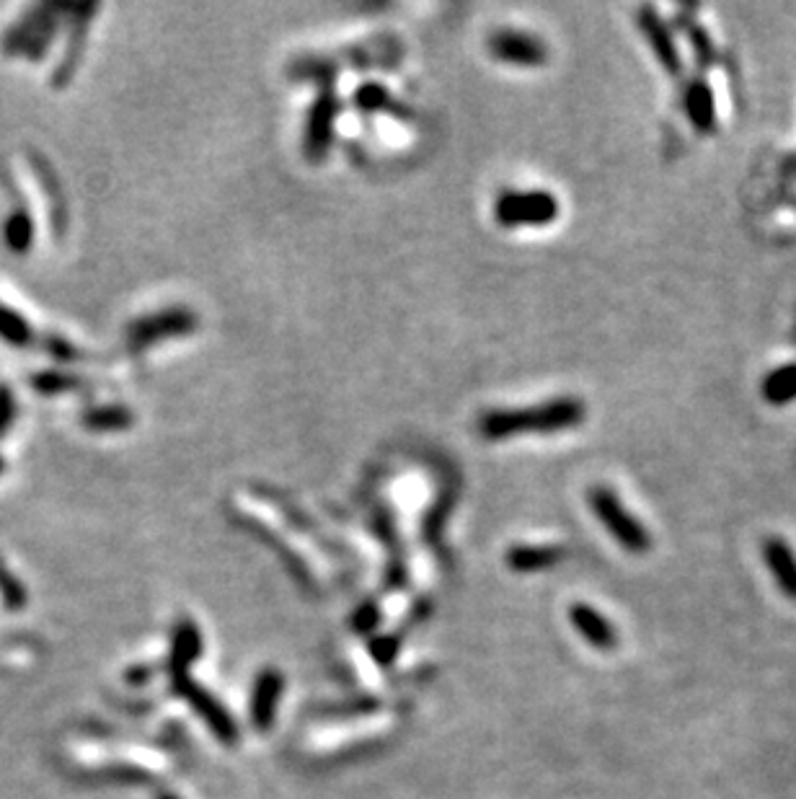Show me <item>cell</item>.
Here are the masks:
<instances>
[{"label":"cell","instance_id":"obj_1","mask_svg":"<svg viewBox=\"0 0 796 799\" xmlns=\"http://www.w3.org/2000/svg\"><path fill=\"white\" fill-rule=\"evenodd\" d=\"M587 406L574 396L523 406V409H492L479 417V432L486 440H507L523 432H561L582 425Z\"/></svg>","mask_w":796,"mask_h":799},{"label":"cell","instance_id":"obj_2","mask_svg":"<svg viewBox=\"0 0 796 799\" xmlns=\"http://www.w3.org/2000/svg\"><path fill=\"white\" fill-rule=\"evenodd\" d=\"M60 16H68V3H50V6L42 3L26 11L3 34V52L13 57H29L34 63L42 60L60 32Z\"/></svg>","mask_w":796,"mask_h":799},{"label":"cell","instance_id":"obj_3","mask_svg":"<svg viewBox=\"0 0 796 799\" xmlns=\"http://www.w3.org/2000/svg\"><path fill=\"white\" fill-rule=\"evenodd\" d=\"M197 326V313L189 311V308H163V311L148 313V316H140L132 324H127L125 342L132 352H143L153 344L166 342V339L189 337L197 331Z\"/></svg>","mask_w":796,"mask_h":799},{"label":"cell","instance_id":"obj_4","mask_svg":"<svg viewBox=\"0 0 796 799\" xmlns=\"http://www.w3.org/2000/svg\"><path fill=\"white\" fill-rule=\"evenodd\" d=\"M590 507L595 510L597 520L610 531L618 544L631 554H644L652 549V536L639 520L621 505L618 494L608 487L590 489Z\"/></svg>","mask_w":796,"mask_h":799},{"label":"cell","instance_id":"obj_5","mask_svg":"<svg viewBox=\"0 0 796 799\" xmlns=\"http://www.w3.org/2000/svg\"><path fill=\"white\" fill-rule=\"evenodd\" d=\"M559 218V200L551 192H504L494 200V220L504 228L548 225Z\"/></svg>","mask_w":796,"mask_h":799},{"label":"cell","instance_id":"obj_6","mask_svg":"<svg viewBox=\"0 0 796 799\" xmlns=\"http://www.w3.org/2000/svg\"><path fill=\"white\" fill-rule=\"evenodd\" d=\"M339 112H342V101H339L334 88L324 83V88L313 99L308 119H305L303 150L308 161H321L329 153L331 143H334V127Z\"/></svg>","mask_w":796,"mask_h":799},{"label":"cell","instance_id":"obj_7","mask_svg":"<svg viewBox=\"0 0 796 799\" xmlns=\"http://www.w3.org/2000/svg\"><path fill=\"white\" fill-rule=\"evenodd\" d=\"M486 47L499 63L515 65V68H541L548 60L546 42H541L535 34L520 32V29H499V32L489 34Z\"/></svg>","mask_w":796,"mask_h":799},{"label":"cell","instance_id":"obj_8","mask_svg":"<svg viewBox=\"0 0 796 799\" xmlns=\"http://www.w3.org/2000/svg\"><path fill=\"white\" fill-rule=\"evenodd\" d=\"M639 29L647 37L649 47H652L654 57L660 60L662 68L667 70L670 75H680L683 70V57H680L678 44H675V37L667 29V24L662 21V16L654 11L652 6L639 8Z\"/></svg>","mask_w":796,"mask_h":799},{"label":"cell","instance_id":"obj_9","mask_svg":"<svg viewBox=\"0 0 796 799\" xmlns=\"http://www.w3.org/2000/svg\"><path fill=\"white\" fill-rule=\"evenodd\" d=\"M96 3H81V6H70L68 16H70V37H68V47H65L63 63L60 68L55 70V86L63 88L68 86V81L73 78L75 68H78V60L83 55V42H86V29L91 24V16L96 13Z\"/></svg>","mask_w":796,"mask_h":799},{"label":"cell","instance_id":"obj_10","mask_svg":"<svg viewBox=\"0 0 796 799\" xmlns=\"http://www.w3.org/2000/svg\"><path fill=\"white\" fill-rule=\"evenodd\" d=\"M176 686H179V691L184 693V696H187L189 704H192L194 709H197L199 717L205 719L207 725H210L212 730H215V735H218L220 740H225V743H231V740H236V725H233L231 717L225 714L223 706H220L218 701L212 699L210 693L202 691V688H197L194 683L184 681V678H179V683H176Z\"/></svg>","mask_w":796,"mask_h":799},{"label":"cell","instance_id":"obj_11","mask_svg":"<svg viewBox=\"0 0 796 799\" xmlns=\"http://www.w3.org/2000/svg\"><path fill=\"white\" fill-rule=\"evenodd\" d=\"M763 562L771 569L778 590L786 598L796 600V551L784 538H768L763 544Z\"/></svg>","mask_w":796,"mask_h":799},{"label":"cell","instance_id":"obj_12","mask_svg":"<svg viewBox=\"0 0 796 799\" xmlns=\"http://www.w3.org/2000/svg\"><path fill=\"white\" fill-rule=\"evenodd\" d=\"M683 104H685V114L691 119V125L696 127V132H701V135H711V132L716 130V101L709 83L701 81V78L688 83Z\"/></svg>","mask_w":796,"mask_h":799},{"label":"cell","instance_id":"obj_13","mask_svg":"<svg viewBox=\"0 0 796 799\" xmlns=\"http://www.w3.org/2000/svg\"><path fill=\"white\" fill-rule=\"evenodd\" d=\"M569 618H572L574 629L592 644L597 650H613L618 644L616 629L608 624V618L600 616L595 608L585 606V603H577L569 611Z\"/></svg>","mask_w":796,"mask_h":799},{"label":"cell","instance_id":"obj_14","mask_svg":"<svg viewBox=\"0 0 796 799\" xmlns=\"http://www.w3.org/2000/svg\"><path fill=\"white\" fill-rule=\"evenodd\" d=\"M355 107L362 109L367 114H388L396 119H411V109L406 107V101H401L398 96H393L386 86L380 83H365L355 91Z\"/></svg>","mask_w":796,"mask_h":799},{"label":"cell","instance_id":"obj_15","mask_svg":"<svg viewBox=\"0 0 796 799\" xmlns=\"http://www.w3.org/2000/svg\"><path fill=\"white\" fill-rule=\"evenodd\" d=\"M280 691H282L280 673H274V670H264V673L256 678L251 717H254V722L259 730H267L269 722H272L274 712H277V699H280Z\"/></svg>","mask_w":796,"mask_h":799},{"label":"cell","instance_id":"obj_16","mask_svg":"<svg viewBox=\"0 0 796 799\" xmlns=\"http://www.w3.org/2000/svg\"><path fill=\"white\" fill-rule=\"evenodd\" d=\"M32 163H34V174H37V182H39V187H42L44 197H47V200H52V225H55V233L57 236H63L65 225H68V207H65L63 189H60V184H57V176H55V171H52L50 163L39 156H32Z\"/></svg>","mask_w":796,"mask_h":799},{"label":"cell","instance_id":"obj_17","mask_svg":"<svg viewBox=\"0 0 796 799\" xmlns=\"http://www.w3.org/2000/svg\"><path fill=\"white\" fill-rule=\"evenodd\" d=\"M3 241L13 254H29L34 244V218L29 213V207H24V202L19 200V205L13 207V213L8 215L6 225H3Z\"/></svg>","mask_w":796,"mask_h":799},{"label":"cell","instance_id":"obj_18","mask_svg":"<svg viewBox=\"0 0 796 799\" xmlns=\"http://www.w3.org/2000/svg\"><path fill=\"white\" fill-rule=\"evenodd\" d=\"M81 422L91 432H122L135 425V417H132V409H127V406L106 404L86 409Z\"/></svg>","mask_w":796,"mask_h":799},{"label":"cell","instance_id":"obj_19","mask_svg":"<svg viewBox=\"0 0 796 799\" xmlns=\"http://www.w3.org/2000/svg\"><path fill=\"white\" fill-rule=\"evenodd\" d=\"M564 551L559 546H515L507 554V564L515 572H538L561 562Z\"/></svg>","mask_w":796,"mask_h":799},{"label":"cell","instance_id":"obj_20","mask_svg":"<svg viewBox=\"0 0 796 799\" xmlns=\"http://www.w3.org/2000/svg\"><path fill=\"white\" fill-rule=\"evenodd\" d=\"M199 650H202V639L199 631L192 621H181L174 631V652H171V670L176 675H181V670L189 668L197 660Z\"/></svg>","mask_w":796,"mask_h":799},{"label":"cell","instance_id":"obj_21","mask_svg":"<svg viewBox=\"0 0 796 799\" xmlns=\"http://www.w3.org/2000/svg\"><path fill=\"white\" fill-rule=\"evenodd\" d=\"M763 399L773 406H784L796 399V363L781 365V368L765 375Z\"/></svg>","mask_w":796,"mask_h":799},{"label":"cell","instance_id":"obj_22","mask_svg":"<svg viewBox=\"0 0 796 799\" xmlns=\"http://www.w3.org/2000/svg\"><path fill=\"white\" fill-rule=\"evenodd\" d=\"M0 339L11 347H32L37 342V334H34L32 324L21 316L19 311H13L8 306H0Z\"/></svg>","mask_w":796,"mask_h":799},{"label":"cell","instance_id":"obj_23","mask_svg":"<svg viewBox=\"0 0 796 799\" xmlns=\"http://www.w3.org/2000/svg\"><path fill=\"white\" fill-rule=\"evenodd\" d=\"M32 386L37 388L39 394L57 396L78 388L81 386V381H78L73 373H57V370H50V373H47V370H42V373H37L32 378Z\"/></svg>","mask_w":796,"mask_h":799},{"label":"cell","instance_id":"obj_24","mask_svg":"<svg viewBox=\"0 0 796 799\" xmlns=\"http://www.w3.org/2000/svg\"><path fill=\"white\" fill-rule=\"evenodd\" d=\"M688 37H691V47L693 52H696V57L701 60V65L706 68V65H714V44H711V37L706 29H701L698 24H691V29H688Z\"/></svg>","mask_w":796,"mask_h":799},{"label":"cell","instance_id":"obj_25","mask_svg":"<svg viewBox=\"0 0 796 799\" xmlns=\"http://www.w3.org/2000/svg\"><path fill=\"white\" fill-rule=\"evenodd\" d=\"M0 593H3V603H6L11 611H16V608L26 606V593L24 587L19 585V582L13 580V575L8 572V569L0 567Z\"/></svg>","mask_w":796,"mask_h":799},{"label":"cell","instance_id":"obj_26","mask_svg":"<svg viewBox=\"0 0 796 799\" xmlns=\"http://www.w3.org/2000/svg\"><path fill=\"white\" fill-rule=\"evenodd\" d=\"M16 414H19V406L13 399V391L8 386H0V437L11 430L13 422H16Z\"/></svg>","mask_w":796,"mask_h":799},{"label":"cell","instance_id":"obj_27","mask_svg":"<svg viewBox=\"0 0 796 799\" xmlns=\"http://www.w3.org/2000/svg\"><path fill=\"white\" fill-rule=\"evenodd\" d=\"M44 350L50 352L55 360H60V363H75V360H81V352L75 350L73 344L63 337H47Z\"/></svg>","mask_w":796,"mask_h":799},{"label":"cell","instance_id":"obj_28","mask_svg":"<svg viewBox=\"0 0 796 799\" xmlns=\"http://www.w3.org/2000/svg\"><path fill=\"white\" fill-rule=\"evenodd\" d=\"M3 469H6V463H3V458H0V474H3Z\"/></svg>","mask_w":796,"mask_h":799},{"label":"cell","instance_id":"obj_29","mask_svg":"<svg viewBox=\"0 0 796 799\" xmlns=\"http://www.w3.org/2000/svg\"><path fill=\"white\" fill-rule=\"evenodd\" d=\"M158 799H176V797H168V794H163V797H158Z\"/></svg>","mask_w":796,"mask_h":799}]
</instances>
